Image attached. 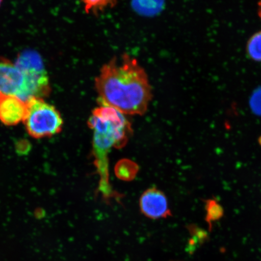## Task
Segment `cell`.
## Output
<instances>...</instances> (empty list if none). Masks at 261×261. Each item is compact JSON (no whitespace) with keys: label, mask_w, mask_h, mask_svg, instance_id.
Listing matches in <instances>:
<instances>
[{"label":"cell","mask_w":261,"mask_h":261,"mask_svg":"<svg viewBox=\"0 0 261 261\" xmlns=\"http://www.w3.org/2000/svg\"><path fill=\"white\" fill-rule=\"evenodd\" d=\"M94 85L99 104L113 107L125 115H143L152 97L144 68L126 54L104 64Z\"/></svg>","instance_id":"obj_1"},{"label":"cell","mask_w":261,"mask_h":261,"mask_svg":"<svg viewBox=\"0 0 261 261\" xmlns=\"http://www.w3.org/2000/svg\"><path fill=\"white\" fill-rule=\"evenodd\" d=\"M14 96L28 103L34 98H42L43 91L31 75L15 63L0 60V101Z\"/></svg>","instance_id":"obj_3"},{"label":"cell","mask_w":261,"mask_h":261,"mask_svg":"<svg viewBox=\"0 0 261 261\" xmlns=\"http://www.w3.org/2000/svg\"><path fill=\"white\" fill-rule=\"evenodd\" d=\"M257 13H258V15L261 19V0L258 3V6H257Z\"/></svg>","instance_id":"obj_11"},{"label":"cell","mask_w":261,"mask_h":261,"mask_svg":"<svg viewBox=\"0 0 261 261\" xmlns=\"http://www.w3.org/2000/svg\"><path fill=\"white\" fill-rule=\"evenodd\" d=\"M246 50L252 60L261 63V31L254 34L248 40Z\"/></svg>","instance_id":"obj_9"},{"label":"cell","mask_w":261,"mask_h":261,"mask_svg":"<svg viewBox=\"0 0 261 261\" xmlns=\"http://www.w3.org/2000/svg\"><path fill=\"white\" fill-rule=\"evenodd\" d=\"M204 201L205 203V210L207 212L206 221L208 224H211L212 221L220 219L223 216V208L218 203L216 198L208 199Z\"/></svg>","instance_id":"obj_10"},{"label":"cell","mask_w":261,"mask_h":261,"mask_svg":"<svg viewBox=\"0 0 261 261\" xmlns=\"http://www.w3.org/2000/svg\"><path fill=\"white\" fill-rule=\"evenodd\" d=\"M119 0H82L87 14H99L108 8L115 6Z\"/></svg>","instance_id":"obj_8"},{"label":"cell","mask_w":261,"mask_h":261,"mask_svg":"<svg viewBox=\"0 0 261 261\" xmlns=\"http://www.w3.org/2000/svg\"><path fill=\"white\" fill-rule=\"evenodd\" d=\"M27 113V103L14 96L0 101V120L7 126H14L24 121Z\"/></svg>","instance_id":"obj_6"},{"label":"cell","mask_w":261,"mask_h":261,"mask_svg":"<svg viewBox=\"0 0 261 261\" xmlns=\"http://www.w3.org/2000/svg\"><path fill=\"white\" fill-rule=\"evenodd\" d=\"M23 122L29 135L35 139L57 135L63 126L60 113L42 98H34L29 101Z\"/></svg>","instance_id":"obj_4"},{"label":"cell","mask_w":261,"mask_h":261,"mask_svg":"<svg viewBox=\"0 0 261 261\" xmlns=\"http://www.w3.org/2000/svg\"><path fill=\"white\" fill-rule=\"evenodd\" d=\"M164 0H133V7L139 14L151 15L158 14L162 9Z\"/></svg>","instance_id":"obj_7"},{"label":"cell","mask_w":261,"mask_h":261,"mask_svg":"<svg viewBox=\"0 0 261 261\" xmlns=\"http://www.w3.org/2000/svg\"><path fill=\"white\" fill-rule=\"evenodd\" d=\"M88 125L93 132V153L100 177L99 189L109 199L114 194L109 182L108 155L112 148L126 145L133 132L132 126L125 114L101 104L93 111Z\"/></svg>","instance_id":"obj_2"},{"label":"cell","mask_w":261,"mask_h":261,"mask_svg":"<svg viewBox=\"0 0 261 261\" xmlns=\"http://www.w3.org/2000/svg\"><path fill=\"white\" fill-rule=\"evenodd\" d=\"M2 2V0H0V5H1Z\"/></svg>","instance_id":"obj_12"},{"label":"cell","mask_w":261,"mask_h":261,"mask_svg":"<svg viewBox=\"0 0 261 261\" xmlns=\"http://www.w3.org/2000/svg\"><path fill=\"white\" fill-rule=\"evenodd\" d=\"M140 210L147 218L152 220L161 219L172 216L167 197L159 189H147L140 198Z\"/></svg>","instance_id":"obj_5"}]
</instances>
